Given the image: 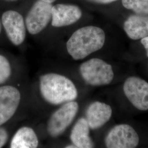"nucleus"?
<instances>
[{"label": "nucleus", "instance_id": "obj_20", "mask_svg": "<svg viewBox=\"0 0 148 148\" xmlns=\"http://www.w3.org/2000/svg\"><path fill=\"white\" fill-rule=\"evenodd\" d=\"M40 1H42L45 2H47L49 3H53L54 2H56L57 0H40Z\"/></svg>", "mask_w": 148, "mask_h": 148}, {"label": "nucleus", "instance_id": "obj_22", "mask_svg": "<svg viewBox=\"0 0 148 148\" xmlns=\"http://www.w3.org/2000/svg\"><path fill=\"white\" fill-rule=\"evenodd\" d=\"M1 29H2V23L0 21V34H1Z\"/></svg>", "mask_w": 148, "mask_h": 148}, {"label": "nucleus", "instance_id": "obj_21", "mask_svg": "<svg viewBox=\"0 0 148 148\" xmlns=\"http://www.w3.org/2000/svg\"><path fill=\"white\" fill-rule=\"evenodd\" d=\"M66 148H76L75 146H74L73 144H72V145H68Z\"/></svg>", "mask_w": 148, "mask_h": 148}, {"label": "nucleus", "instance_id": "obj_16", "mask_svg": "<svg viewBox=\"0 0 148 148\" xmlns=\"http://www.w3.org/2000/svg\"><path fill=\"white\" fill-rule=\"evenodd\" d=\"M11 65L5 57L0 55V85L3 84L11 76Z\"/></svg>", "mask_w": 148, "mask_h": 148}, {"label": "nucleus", "instance_id": "obj_11", "mask_svg": "<svg viewBox=\"0 0 148 148\" xmlns=\"http://www.w3.org/2000/svg\"><path fill=\"white\" fill-rule=\"evenodd\" d=\"M112 114L111 106L101 101H95L88 106L86 119L92 130H97L110 120Z\"/></svg>", "mask_w": 148, "mask_h": 148}, {"label": "nucleus", "instance_id": "obj_13", "mask_svg": "<svg viewBox=\"0 0 148 148\" xmlns=\"http://www.w3.org/2000/svg\"><path fill=\"white\" fill-rule=\"evenodd\" d=\"M90 127L86 118L81 117L75 123L70 133V139L76 148H90L95 146L90 136Z\"/></svg>", "mask_w": 148, "mask_h": 148}, {"label": "nucleus", "instance_id": "obj_10", "mask_svg": "<svg viewBox=\"0 0 148 148\" xmlns=\"http://www.w3.org/2000/svg\"><path fill=\"white\" fill-rule=\"evenodd\" d=\"M82 12L78 5L69 3H58L52 8L51 24L55 27L73 25L79 21Z\"/></svg>", "mask_w": 148, "mask_h": 148}, {"label": "nucleus", "instance_id": "obj_19", "mask_svg": "<svg viewBox=\"0 0 148 148\" xmlns=\"http://www.w3.org/2000/svg\"><path fill=\"white\" fill-rule=\"evenodd\" d=\"M140 42L145 48L147 53V56L148 57V36L147 37H144L140 40Z\"/></svg>", "mask_w": 148, "mask_h": 148}, {"label": "nucleus", "instance_id": "obj_5", "mask_svg": "<svg viewBox=\"0 0 148 148\" xmlns=\"http://www.w3.org/2000/svg\"><path fill=\"white\" fill-rule=\"evenodd\" d=\"M52 3L37 0L28 11L25 19L27 30L31 35H36L47 27L52 19Z\"/></svg>", "mask_w": 148, "mask_h": 148}, {"label": "nucleus", "instance_id": "obj_7", "mask_svg": "<svg viewBox=\"0 0 148 148\" xmlns=\"http://www.w3.org/2000/svg\"><path fill=\"white\" fill-rule=\"evenodd\" d=\"M123 91L127 99L140 111L148 110V82L137 76H130L124 82Z\"/></svg>", "mask_w": 148, "mask_h": 148}, {"label": "nucleus", "instance_id": "obj_14", "mask_svg": "<svg viewBox=\"0 0 148 148\" xmlns=\"http://www.w3.org/2000/svg\"><path fill=\"white\" fill-rule=\"evenodd\" d=\"M38 145L37 135L29 127L19 128L14 135L11 143L12 148H35Z\"/></svg>", "mask_w": 148, "mask_h": 148}, {"label": "nucleus", "instance_id": "obj_3", "mask_svg": "<svg viewBox=\"0 0 148 148\" xmlns=\"http://www.w3.org/2000/svg\"><path fill=\"white\" fill-rule=\"evenodd\" d=\"M79 73L86 84L92 86L109 85L114 78L112 67L101 59H90L79 66Z\"/></svg>", "mask_w": 148, "mask_h": 148}, {"label": "nucleus", "instance_id": "obj_8", "mask_svg": "<svg viewBox=\"0 0 148 148\" xmlns=\"http://www.w3.org/2000/svg\"><path fill=\"white\" fill-rule=\"evenodd\" d=\"M1 23L12 44L19 46L24 42L27 30L25 19L21 13L14 10L5 11L2 16Z\"/></svg>", "mask_w": 148, "mask_h": 148}, {"label": "nucleus", "instance_id": "obj_23", "mask_svg": "<svg viewBox=\"0 0 148 148\" xmlns=\"http://www.w3.org/2000/svg\"><path fill=\"white\" fill-rule=\"evenodd\" d=\"M6 1H16L18 0H6Z\"/></svg>", "mask_w": 148, "mask_h": 148}, {"label": "nucleus", "instance_id": "obj_12", "mask_svg": "<svg viewBox=\"0 0 148 148\" xmlns=\"http://www.w3.org/2000/svg\"><path fill=\"white\" fill-rule=\"evenodd\" d=\"M123 29L133 40H141L148 36V15L134 14L125 21Z\"/></svg>", "mask_w": 148, "mask_h": 148}, {"label": "nucleus", "instance_id": "obj_1", "mask_svg": "<svg viewBox=\"0 0 148 148\" xmlns=\"http://www.w3.org/2000/svg\"><path fill=\"white\" fill-rule=\"evenodd\" d=\"M106 42V34L101 27H82L74 32L66 42L69 55L75 60L86 58L100 50Z\"/></svg>", "mask_w": 148, "mask_h": 148}, {"label": "nucleus", "instance_id": "obj_17", "mask_svg": "<svg viewBox=\"0 0 148 148\" xmlns=\"http://www.w3.org/2000/svg\"><path fill=\"white\" fill-rule=\"evenodd\" d=\"M8 133L5 129L0 128V148H2L8 140Z\"/></svg>", "mask_w": 148, "mask_h": 148}, {"label": "nucleus", "instance_id": "obj_18", "mask_svg": "<svg viewBox=\"0 0 148 148\" xmlns=\"http://www.w3.org/2000/svg\"><path fill=\"white\" fill-rule=\"evenodd\" d=\"M88 1H90V2H93V3H95L97 4H109L112 2H115L117 0H87Z\"/></svg>", "mask_w": 148, "mask_h": 148}, {"label": "nucleus", "instance_id": "obj_4", "mask_svg": "<svg viewBox=\"0 0 148 148\" xmlns=\"http://www.w3.org/2000/svg\"><path fill=\"white\" fill-rule=\"evenodd\" d=\"M79 104L75 101L64 103L54 111L47 123V131L52 137L62 134L71 124L79 111Z\"/></svg>", "mask_w": 148, "mask_h": 148}, {"label": "nucleus", "instance_id": "obj_2", "mask_svg": "<svg viewBox=\"0 0 148 148\" xmlns=\"http://www.w3.org/2000/svg\"><path fill=\"white\" fill-rule=\"evenodd\" d=\"M40 90L43 98L52 105L75 101L78 96L77 88L71 79L55 73L45 74L40 77Z\"/></svg>", "mask_w": 148, "mask_h": 148}, {"label": "nucleus", "instance_id": "obj_9", "mask_svg": "<svg viewBox=\"0 0 148 148\" xmlns=\"http://www.w3.org/2000/svg\"><path fill=\"white\" fill-rule=\"evenodd\" d=\"M21 95L12 86L0 87V126L10 120L20 104Z\"/></svg>", "mask_w": 148, "mask_h": 148}, {"label": "nucleus", "instance_id": "obj_15", "mask_svg": "<svg viewBox=\"0 0 148 148\" xmlns=\"http://www.w3.org/2000/svg\"><path fill=\"white\" fill-rule=\"evenodd\" d=\"M123 6L139 15H148V0H122Z\"/></svg>", "mask_w": 148, "mask_h": 148}, {"label": "nucleus", "instance_id": "obj_6", "mask_svg": "<svg viewBox=\"0 0 148 148\" xmlns=\"http://www.w3.org/2000/svg\"><path fill=\"white\" fill-rule=\"evenodd\" d=\"M139 140V136L132 126L122 123L109 130L105 138V144L108 148H134Z\"/></svg>", "mask_w": 148, "mask_h": 148}]
</instances>
